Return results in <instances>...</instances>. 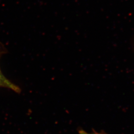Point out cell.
<instances>
[{"label": "cell", "instance_id": "cell-1", "mask_svg": "<svg viewBox=\"0 0 134 134\" xmlns=\"http://www.w3.org/2000/svg\"><path fill=\"white\" fill-rule=\"evenodd\" d=\"M1 54H2V51H1L0 50V56L1 55ZM0 87L7 88L17 93H19L21 91L19 86L14 85V83L11 82L9 80H8L6 77H5L1 71V69H0Z\"/></svg>", "mask_w": 134, "mask_h": 134}, {"label": "cell", "instance_id": "cell-3", "mask_svg": "<svg viewBox=\"0 0 134 134\" xmlns=\"http://www.w3.org/2000/svg\"><path fill=\"white\" fill-rule=\"evenodd\" d=\"M93 134H99V133H96V132H93V133H92Z\"/></svg>", "mask_w": 134, "mask_h": 134}, {"label": "cell", "instance_id": "cell-2", "mask_svg": "<svg viewBox=\"0 0 134 134\" xmlns=\"http://www.w3.org/2000/svg\"><path fill=\"white\" fill-rule=\"evenodd\" d=\"M79 134H93L92 133H88L87 132H86V131H84V130H80L79 131Z\"/></svg>", "mask_w": 134, "mask_h": 134}]
</instances>
